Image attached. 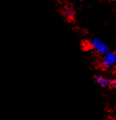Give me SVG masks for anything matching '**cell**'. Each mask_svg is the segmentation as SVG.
<instances>
[{
    "mask_svg": "<svg viewBox=\"0 0 116 120\" xmlns=\"http://www.w3.org/2000/svg\"><path fill=\"white\" fill-rule=\"evenodd\" d=\"M91 49L94 50L95 52H96L97 54L100 55H104L106 52L109 51V47L107 45L104 40L99 38V37H95L90 40L89 42Z\"/></svg>",
    "mask_w": 116,
    "mask_h": 120,
    "instance_id": "1",
    "label": "cell"
},
{
    "mask_svg": "<svg viewBox=\"0 0 116 120\" xmlns=\"http://www.w3.org/2000/svg\"><path fill=\"white\" fill-rule=\"evenodd\" d=\"M116 65V52L115 51H108L104 55H103V57L100 61V65L104 69H112Z\"/></svg>",
    "mask_w": 116,
    "mask_h": 120,
    "instance_id": "2",
    "label": "cell"
},
{
    "mask_svg": "<svg viewBox=\"0 0 116 120\" xmlns=\"http://www.w3.org/2000/svg\"><path fill=\"white\" fill-rule=\"evenodd\" d=\"M109 81L110 79H108L106 76L103 75H96L95 76V82L102 88H108Z\"/></svg>",
    "mask_w": 116,
    "mask_h": 120,
    "instance_id": "3",
    "label": "cell"
},
{
    "mask_svg": "<svg viewBox=\"0 0 116 120\" xmlns=\"http://www.w3.org/2000/svg\"><path fill=\"white\" fill-rule=\"evenodd\" d=\"M63 15L67 19L71 20L75 16V10L71 5H65L63 7Z\"/></svg>",
    "mask_w": 116,
    "mask_h": 120,
    "instance_id": "4",
    "label": "cell"
},
{
    "mask_svg": "<svg viewBox=\"0 0 116 120\" xmlns=\"http://www.w3.org/2000/svg\"><path fill=\"white\" fill-rule=\"evenodd\" d=\"M108 88H110V89H115L116 88V80L115 79H112V80L109 81Z\"/></svg>",
    "mask_w": 116,
    "mask_h": 120,
    "instance_id": "5",
    "label": "cell"
}]
</instances>
